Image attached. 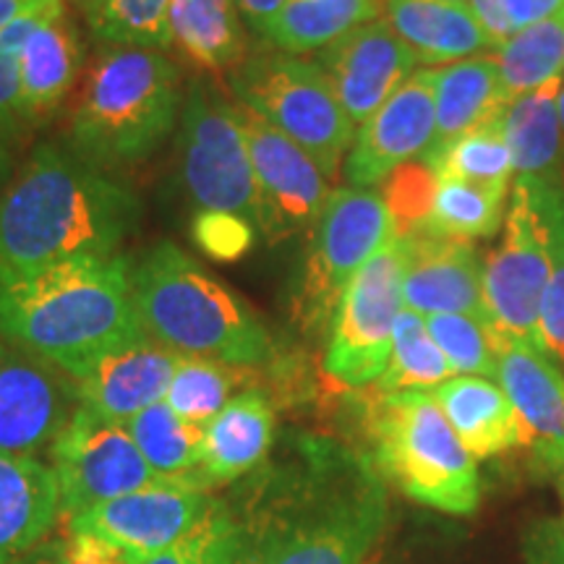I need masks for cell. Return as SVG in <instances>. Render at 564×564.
I'll use <instances>...</instances> for the list:
<instances>
[{
	"label": "cell",
	"mask_w": 564,
	"mask_h": 564,
	"mask_svg": "<svg viewBox=\"0 0 564 564\" xmlns=\"http://www.w3.org/2000/svg\"><path fill=\"white\" fill-rule=\"evenodd\" d=\"M449 426L476 460L531 444L523 421L502 387L484 377H453L432 390Z\"/></svg>",
	"instance_id": "cell-23"
},
{
	"label": "cell",
	"mask_w": 564,
	"mask_h": 564,
	"mask_svg": "<svg viewBox=\"0 0 564 564\" xmlns=\"http://www.w3.org/2000/svg\"><path fill=\"white\" fill-rule=\"evenodd\" d=\"M371 463L408 499L447 514H474L481 502L476 457L432 392H377L366 403Z\"/></svg>",
	"instance_id": "cell-6"
},
{
	"label": "cell",
	"mask_w": 564,
	"mask_h": 564,
	"mask_svg": "<svg viewBox=\"0 0 564 564\" xmlns=\"http://www.w3.org/2000/svg\"><path fill=\"white\" fill-rule=\"evenodd\" d=\"M13 178V160H11V150H9V139L0 133V192L3 186Z\"/></svg>",
	"instance_id": "cell-49"
},
{
	"label": "cell",
	"mask_w": 564,
	"mask_h": 564,
	"mask_svg": "<svg viewBox=\"0 0 564 564\" xmlns=\"http://www.w3.org/2000/svg\"><path fill=\"white\" fill-rule=\"evenodd\" d=\"M131 564H232V525L223 497H212L199 523L171 549Z\"/></svg>",
	"instance_id": "cell-39"
},
{
	"label": "cell",
	"mask_w": 564,
	"mask_h": 564,
	"mask_svg": "<svg viewBox=\"0 0 564 564\" xmlns=\"http://www.w3.org/2000/svg\"><path fill=\"white\" fill-rule=\"evenodd\" d=\"M238 105L285 133L312 158L327 181L340 175L356 126L337 102L319 63L282 51L249 53L228 74Z\"/></svg>",
	"instance_id": "cell-7"
},
{
	"label": "cell",
	"mask_w": 564,
	"mask_h": 564,
	"mask_svg": "<svg viewBox=\"0 0 564 564\" xmlns=\"http://www.w3.org/2000/svg\"><path fill=\"white\" fill-rule=\"evenodd\" d=\"M337 102L352 126H364L415 74V55L387 19L356 26L316 53Z\"/></svg>",
	"instance_id": "cell-16"
},
{
	"label": "cell",
	"mask_w": 564,
	"mask_h": 564,
	"mask_svg": "<svg viewBox=\"0 0 564 564\" xmlns=\"http://www.w3.org/2000/svg\"><path fill=\"white\" fill-rule=\"evenodd\" d=\"M66 11L63 6L55 9L26 13L13 21L0 32V133L11 139L24 123V110H21V53H24L26 40L37 30L45 19Z\"/></svg>",
	"instance_id": "cell-40"
},
{
	"label": "cell",
	"mask_w": 564,
	"mask_h": 564,
	"mask_svg": "<svg viewBox=\"0 0 564 564\" xmlns=\"http://www.w3.org/2000/svg\"><path fill=\"white\" fill-rule=\"evenodd\" d=\"M232 564H364L382 544L390 497L371 457L308 432H288L223 497Z\"/></svg>",
	"instance_id": "cell-1"
},
{
	"label": "cell",
	"mask_w": 564,
	"mask_h": 564,
	"mask_svg": "<svg viewBox=\"0 0 564 564\" xmlns=\"http://www.w3.org/2000/svg\"><path fill=\"white\" fill-rule=\"evenodd\" d=\"M440 178H460L489 188H507L514 173L505 123H484L423 160Z\"/></svg>",
	"instance_id": "cell-35"
},
{
	"label": "cell",
	"mask_w": 564,
	"mask_h": 564,
	"mask_svg": "<svg viewBox=\"0 0 564 564\" xmlns=\"http://www.w3.org/2000/svg\"><path fill=\"white\" fill-rule=\"evenodd\" d=\"M546 465V468H552L554 474H556V478H560V489H562V499H564V444L560 449H554L552 455L549 457H544V460H541Z\"/></svg>",
	"instance_id": "cell-50"
},
{
	"label": "cell",
	"mask_w": 564,
	"mask_h": 564,
	"mask_svg": "<svg viewBox=\"0 0 564 564\" xmlns=\"http://www.w3.org/2000/svg\"><path fill=\"white\" fill-rule=\"evenodd\" d=\"M560 194L564 183L514 178L502 243L484 264V303L491 333L544 350L541 303L552 278V207Z\"/></svg>",
	"instance_id": "cell-8"
},
{
	"label": "cell",
	"mask_w": 564,
	"mask_h": 564,
	"mask_svg": "<svg viewBox=\"0 0 564 564\" xmlns=\"http://www.w3.org/2000/svg\"><path fill=\"white\" fill-rule=\"evenodd\" d=\"M141 220L129 183L42 141L0 192V267L116 257Z\"/></svg>",
	"instance_id": "cell-2"
},
{
	"label": "cell",
	"mask_w": 564,
	"mask_h": 564,
	"mask_svg": "<svg viewBox=\"0 0 564 564\" xmlns=\"http://www.w3.org/2000/svg\"><path fill=\"white\" fill-rule=\"evenodd\" d=\"M400 243L405 308L421 316L465 314L489 324L484 303V264L474 241L419 230L400 238Z\"/></svg>",
	"instance_id": "cell-18"
},
{
	"label": "cell",
	"mask_w": 564,
	"mask_h": 564,
	"mask_svg": "<svg viewBox=\"0 0 564 564\" xmlns=\"http://www.w3.org/2000/svg\"><path fill=\"white\" fill-rule=\"evenodd\" d=\"M426 327L457 377H497L489 324L465 314H434L426 316Z\"/></svg>",
	"instance_id": "cell-37"
},
{
	"label": "cell",
	"mask_w": 564,
	"mask_h": 564,
	"mask_svg": "<svg viewBox=\"0 0 564 564\" xmlns=\"http://www.w3.org/2000/svg\"><path fill=\"white\" fill-rule=\"evenodd\" d=\"M178 173L196 209H220L259 228V194L241 108L196 79L178 118Z\"/></svg>",
	"instance_id": "cell-10"
},
{
	"label": "cell",
	"mask_w": 564,
	"mask_h": 564,
	"mask_svg": "<svg viewBox=\"0 0 564 564\" xmlns=\"http://www.w3.org/2000/svg\"><path fill=\"white\" fill-rule=\"evenodd\" d=\"M562 79L514 97L507 105L505 139L518 178L564 183V133L556 110Z\"/></svg>",
	"instance_id": "cell-27"
},
{
	"label": "cell",
	"mask_w": 564,
	"mask_h": 564,
	"mask_svg": "<svg viewBox=\"0 0 564 564\" xmlns=\"http://www.w3.org/2000/svg\"><path fill=\"white\" fill-rule=\"evenodd\" d=\"M76 408L79 394L68 373L0 340V453H51Z\"/></svg>",
	"instance_id": "cell-15"
},
{
	"label": "cell",
	"mask_w": 564,
	"mask_h": 564,
	"mask_svg": "<svg viewBox=\"0 0 564 564\" xmlns=\"http://www.w3.org/2000/svg\"><path fill=\"white\" fill-rule=\"evenodd\" d=\"M243 366H230L212 358L183 356V361L175 369L171 390L165 394V403L173 408L181 419L207 423L230 403V394L241 379Z\"/></svg>",
	"instance_id": "cell-36"
},
{
	"label": "cell",
	"mask_w": 564,
	"mask_h": 564,
	"mask_svg": "<svg viewBox=\"0 0 564 564\" xmlns=\"http://www.w3.org/2000/svg\"><path fill=\"white\" fill-rule=\"evenodd\" d=\"M84 47L68 13L45 19L21 53V110L34 123L66 100L82 74Z\"/></svg>",
	"instance_id": "cell-26"
},
{
	"label": "cell",
	"mask_w": 564,
	"mask_h": 564,
	"mask_svg": "<svg viewBox=\"0 0 564 564\" xmlns=\"http://www.w3.org/2000/svg\"><path fill=\"white\" fill-rule=\"evenodd\" d=\"M61 514L74 518L123 494L162 481L144 460L126 423L105 421L79 405L51 447Z\"/></svg>",
	"instance_id": "cell-12"
},
{
	"label": "cell",
	"mask_w": 564,
	"mask_h": 564,
	"mask_svg": "<svg viewBox=\"0 0 564 564\" xmlns=\"http://www.w3.org/2000/svg\"><path fill=\"white\" fill-rule=\"evenodd\" d=\"M403 303V243L394 238L361 267L329 324L324 371L343 387L377 384L392 356Z\"/></svg>",
	"instance_id": "cell-11"
},
{
	"label": "cell",
	"mask_w": 564,
	"mask_h": 564,
	"mask_svg": "<svg viewBox=\"0 0 564 564\" xmlns=\"http://www.w3.org/2000/svg\"><path fill=\"white\" fill-rule=\"evenodd\" d=\"M241 123L257 178L259 230L270 243L308 232L333 194L327 175L295 141L246 108H241Z\"/></svg>",
	"instance_id": "cell-13"
},
{
	"label": "cell",
	"mask_w": 564,
	"mask_h": 564,
	"mask_svg": "<svg viewBox=\"0 0 564 564\" xmlns=\"http://www.w3.org/2000/svg\"><path fill=\"white\" fill-rule=\"evenodd\" d=\"M436 186H440V178H436V173L423 160L400 165L382 183V199L387 209H390L398 238L426 228L434 209Z\"/></svg>",
	"instance_id": "cell-38"
},
{
	"label": "cell",
	"mask_w": 564,
	"mask_h": 564,
	"mask_svg": "<svg viewBox=\"0 0 564 564\" xmlns=\"http://www.w3.org/2000/svg\"><path fill=\"white\" fill-rule=\"evenodd\" d=\"M147 335L131 293V259L0 267V340L70 379L105 352Z\"/></svg>",
	"instance_id": "cell-3"
},
{
	"label": "cell",
	"mask_w": 564,
	"mask_h": 564,
	"mask_svg": "<svg viewBox=\"0 0 564 564\" xmlns=\"http://www.w3.org/2000/svg\"><path fill=\"white\" fill-rule=\"evenodd\" d=\"M497 379L541 460L564 444V377L544 348L491 333Z\"/></svg>",
	"instance_id": "cell-20"
},
{
	"label": "cell",
	"mask_w": 564,
	"mask_h": 564,
	"mask_svg": "<svg viewBox=\"0 0 564 564\" xmlns=\"http://www.w3.org/2000/svg\"><path fill=\"white\" fill-rule=\"evenodd\" d=\"M468 9L474 11L478 24L484 26V32L489 34L491 42L497 47L514 34L510 21H507L502 0H468Z\"/></svg>",
	"instance_id": "cell-46"
},
{
	"label": "cell",
	"mask_w": 564,
	"mask_h": 564,
	"mask_svg": "<svg viewBox=\"0 0 564 564\" xmlns=\"http://www.w3.org/2000/svg\"><path fill=\"white\" fill-rule=\"evenodd\" d=\"M447 3H465V6H468V0H447Z\"/></svg>",
	"instance_id": "cell-54"
},
{
	"label": "cell",
	"mask_w": 564,
	"mask_h": 564,
	"mask_svg": "<svg viewBox=\"0 0 564 564\" xmlns=\"http://www.w3.org/2000/svg\"><path fill=\"white\" fill-rule=\"evenodd\" d=\"M525 564H564V523L539 520L525 533Z\"/></svg>",
	"instance_id": "cell-44"
},
{
	"label": "cell",
	"mask_w": 564,
	"mask_h": 564,
	"mask_svg": "<svg viewBox=\"0 0 564 564\" xmlns=\"http://www.w3.org/2000/svg\"><path fill=\"white\" fill-rule=\"evenodd\" d=\"M502 6L514 32L564 13V0H502Z\"/></svg>",
	"instance_id": "cell-45"
},
{
	"label": "cell",
	"mask_w": 564,
	"mask_h": 564,
	"mask_svg": "<svg viewBox=\"0 0 564 564\" xmlns=\"http://www.w3.org/2000/svg\"><path fill=\"white\" fill-rule=\"evenodd\" d=\"M55 6H63V0H0V32L26 13L55 9Z\"/></svg>",
	"instance_id": "cell-48"
},
{
	"label": "cell",
	"mask_w": 564,
	"mask_h": 564,
	"mask_svg": "<svg viewBox=\"0 0 564 564\" xmlns=\"http://www.w3.org/2000/svg\"><path fill=\"white\" fill-rule=\"evenodd\" d=\"M434 105L436 133L426 158L453 144L463 133L505 118L510 97L494 55H476L434 68Z\"/></svg>",
	"instance_id": "cell-24"
},
{
	"label": "cell",
	"mask_w": 564,
	"mask_h": 564,
	"mask_svg": "<svg viewBox=\"0 0 564 564\" xmlns=\"http://www.w3.org/2000/svg\"><path fill=\"white\" fill-rule=\"evenodd\" d=\"M510 100L562 79L564 70V13L539 21L505 40L491 53Z\"/></svg>",
	"instance_id": "cell-31"
},
{
	"label": "cell",
	"mask_w": 564,
	"mask_h": 564,
	"mask_svg": "<svg viewBox=\"0 0 564 564\" xmlns=\"http://www.w3.org/2000/svg\"><path fill=\"white\" fill-rule=\"evenodd\" d=\"M209 502V491L192 481H158L66 518V525L97 535L139 562L181 541L199 523Z\"/></svg>",
	"instance_id": "cell-14"
},
{
	"label": "cell",
	"mask_w": 564,
	"mask_h": 564,
	"mask_svg": "<svg viewBox=\"0 0 564 564\" xmlns=\"http://www.w3.org/2000/svg\"><path fill=\"white\" fill-rule=\"evenodd\" d=\"M181 108L178 66L165 53L105 47L89 68L63 144L102 171H123L165 144Z\"/></svg>",
	"instance_id": "cell-5"
},
{
	"label": "cell",
	"mask_w": 564,
	"mask_h": 564,
	"mask_svg": "<svg viewBox=\"0 0 564 564\" xmlns=\"http://www.w3.org/2000/svg\"><path fill=\"white\" fill-rule=\"evenodd\" d=\"M181 361V352L150 335L118 345L74 377L79 405L105 421L129 423L133 415L165 400Z\"/></svg>",
	"instance_id": "cell-19"
},
{
	"label": "cell",
	"mask_w": 564,
	"mask_h": 564,
	"mask_svg": "<svg viewBox=\"0 0 564 564\" xmlns=\"http://www.w3.org/2000/svg\"><path fill=\"white\" fill-rule=\"evenodd\" d=\"M131 440L162 481H192L204 457V426L181 419L171 405L147 408L126 423Z\"/></svg>",
	"instance_id": "cell-30"
},
{
	"label": "cell",
	"mask_w": 564,
	"mask_h": 564,
	"mask_svg": "<svg viewBox=\"0 0 564 564\" xmlns=\"http://www.w3.org/2000/svg\"><path fill=\"white\" fill-rule=\"evenodd\" d=\"M19 564H131V560L108 541L89 533H76L66 525V531L55 539L51 535Z\"/></svg>",
	"instance_id": "cell-43"
},
{
	"label": "cell",
	"mask_w": 564,
	"mask_h": 564,
	"mask_svg": "<svg viewBox=\"0 0 564 564\" xmlns=\"http://www.w3.org/2000/svg\"><path fill=\"white\" fill-rule=\"evenodd\" d=\"M192 238L215 262H238L257 243V225L246 217L220 209H196L192 220Z\"/></svg>",
	"instance_id": "cell-41"
},
{
	"label": "cell",
	"mask_w": 564,
	"mask_h": 564,
	"mask_svg": "<svg viewBox=\"0 0 564 564\" xmlns=\"http://www.w3.org/2000/svg\"><path fill=\"white\" fill-rule=\"evenodd\" d=\"M552 278L541 303V337L546 350L564 364V194L552 207Z\"/></svg>",
	"instance_id": "cell-42"
},
{
	"label": "cell",
	"mask_w": 564,
	"mask_h": 564,
	"mask_svg": "<svg viewBox=\"0 0 564 564\" xmlns=\"http://www.w3.org/2000/svg\"><path fill=\"white\" fill-rule=\"evenodd\" d=\"M89 32L105 47L171 51V0H97L84 11Z\"/></svg>",
	"instance_id": "cell-34"
},
{
	"label": "cell",
	"mask_w": 564,
	"mask_h": 564,
	"mask_svg": "<svg viewBox=\"0 0 564 564\" xmlns=\"http://www.w3.org/2000/svg\"><path fill=\"white\" fill-rule=\"evenodd\" d=\"M364 564H387V556H384V546H382V544H379V546H377V552H373V554L369 556V560H366Z\"/></svg>",
	"instance_id": "cell-51"
},
{
	"label": "cell",
	"mask_w": 564,
	"mask_h": 564,
	"mask_svg": "<svg viewBox=\"0 0 564 564\" xmlns=\"http://www.w3.org/2000/svg\"><path fill=\"white\" fill-rule=\"evenodd\" d=\"M79 3H82V9H84V11H87V9H89V6H95V3H97V0H79Z\"/></svg>",
	"instance_id": "cell-53"
},
{
	"label": "cell",
	"mask_w": 564,
	"mask_h": 564,
	"mask_svg": "<svg viewBox=\"0 0 564 564\" xmlns=\"http://www.w3.org/2000/svg\"><path fill=\"white\" fill-rule=\"evenodd\" d=\"M387 21L411 47L415 61L436 66L497 51L489 34L465 3L447 0H384Z\"/></svg>",
	"instance_id": "cell-25"
},
{
	"label": "cell",
	"mask_w": 564,
	"mask_h": 564,
	"mask_svg": "<svg viewBox=\"0 0 564 564\" xmlns=\"http://www.w3.org/2000/svg\"><path fill=\"white\" fill-rule=\"evenodd\" d=\"M61 518L55 470L40 457L0 453V564H19Z\"/></svg>",
	"instance_id": "cell-22"
},
{
	"label": "cell",
	"mask_w": 564,
	"mask_h": 564,
	"mask_svg": "<svg viewBox=\"0 0 564 564\" xmlns=\"http://www.w3.org/2000/svg\"><path fill=\"white\" fill-rule=\"evenodd\" d=\"M505 196L507 188L478 186L460 178H440L432 217L423 230L460 238V241L491 238L505 225Z\"/></svg>",
	"instance_id": "cell-33"
},
{
	"label": "cell",
	"mask_w": 564,
	"mask_h": 564,
	"mask_svg": "<svg viewBox=\"0 0 564 564\" xmlns=\"http://www.w3.org/2000/svg\"><path fill=\"white\" fill-rule=\"evenodd\" d=\"M434 133V68H423L361 126L345 158V181L352 188L379 186L400 165L426 158Z\"/></svg>",
	"instance_id": "cell-17"
},
{
	"label": "cell",
	"mask_w": 564,
	"mask_h": 564,
	"mask_svg": "<svg viewBox=\"0 0 564 564\" xmlns=\"http://www.w3.org/2000/svg\"><path fill=\"white\" fill-rule=\"evenodd\" d=\"M278 442L274 405L264 390H243L204 426V457L194 484L232 486L257 470Z\"/></svg>",
	"instance_id": "cell-21"
},
{
	"label": "cell",
	"mask_w": 564,
	"mask_h": 564,
	"mask_svg": "<svg viewBox=\"0 0 564 564\" xmlns=\"http://www.w3.org/2000/svg\"><path fill=\"white\" fill-rule=\"evenodd\" d=\"M394 223L382 194L371 188H337L308 230L306 257L291 282V312L303 333L333 324L343 293L361 267L394 241Z\"/></svg>",
	"instance_id": "cell-9"
},
{
	"label": "cell",
	"mask_w": 564,
	"mask_h": 564,
	"mask_svg": "<svg viewBox=\"0 0 564 564\" xmlns=\"http://www.w3.org/2000/svg\"><path fill=\"white\" fill-rule=\"evenodd\" d=\"M556 110H560V123H562V133H564V79H562L560 97H556Z\"/></svg>",
	"instance_id": "cell-52"
},
{
	"label": "cell",
	"mask_w": 564,
	"mask_h": 564,
	"mask_svg": "<svg viewBox=\"0 0 564 564\" xmlns=\"http://www.w3.org/2000/svg\"><path fill=\"white\" fill-rule=\"evenodd\" d=\"M285 3L288 0H236L246 26H249L259 40H264L267 30H270V24L278 19V13Z\"/></svg>",
	"instance_id": "cell-47"
},
{
	"label": "cell",
	"mask_w": 564,
	"mask_h": 564,
	"mask_svg": "<svg viewBox=\"0 0 564 564\" xmlns=\"http://www.w3.org/2000/svg\"><path fill=\"white\" fill-rule=\"evenodd\" d=\"M382 13V0H288L267 30L274 51L306 55L319 53L356 26Z\"/></svg>",
	"instance_id": "cell-29"
},
{
	"label": "cell",
	"mask_w": 564,
	"mask_h": 564,
	"mask_svg": "<svg viewBox=\"0 0 564 564\" xmlns=\"http://www.w3.org/2000/svg\"><path fill=\"white\" fill-rule=\"evenodd\" d=\"M171 37L183 58L207 74H230L249 55L236 0H171Z\"/></svg>",
	"instance_id": "cell-28"
},
{
	"label": "cell",
	"mask_w": 564,
	"mask_h": 564,
	"mask_svg": "<svg viewBox=\"0 0 564 564\" xmlns=\"http://www.w3.org/2000/svg\"><path fill=\"white\" fill-rule=\"evenodd\" d=\"M131 293L141 329L181 356L243 369L274 358L262 316L171 241L152 246L131 264Z\"/></svg>",
	"instance_id": "cell-4"
},
{
	"label": "cell",
	"mask_w": 564,
	"mask_h": 564,
	"mask_svg": "<svg viewBox=\"0 0 564 564\" xmlns=\"http://www.w3.org/2000/svg\"><path fill=\"white\" fill-rule=\"evenodd\" d=\"M453 377L455 371L449 369L440 345L429 335L426 316L403 308L398 322H394L392 356L382 379L377 382V392H432L434 387Z\"/></svg>",
	"instance_id": "cell-32"
}]
</instances>
